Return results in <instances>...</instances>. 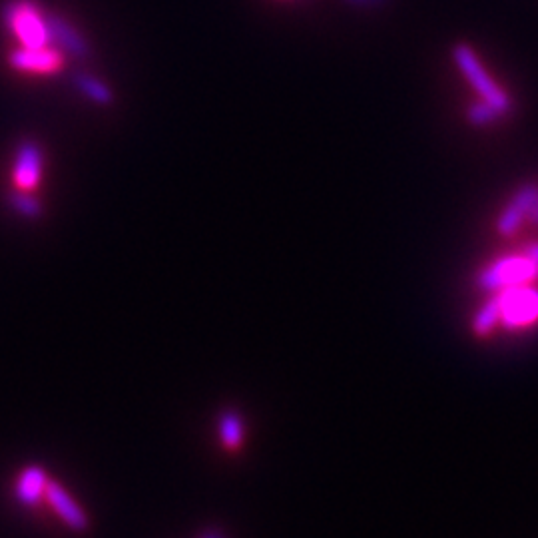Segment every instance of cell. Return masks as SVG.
I'll return each mask as SVG.
<instances>
[{
  "label": "cell",
  "instance_id": "1",
  "mask_svg": "<svg viewBox=\"0 0 538 538\" xmlns=\"http://www.w3.org/2000/svg\"><path fill=\"white\" fill-rule=\"evenodd\" d=\"M4 20L22 48H46L52 42L50 14L30 0H12L4 6Z\"/></svg>",
  "mask_w": 538,
  "mask_h": 538
},
{
  "label": "cell",
  "instance_id": "2",
  "mask_svg": "<svg viewBox=\"0 0 538 538\" xmlns=\"http://www.w3.org/2000/svg\"><path fill=\"white\" fill-rule=\"evenodd\" d=\"M453 60H455L457 68L461 70V74L465 76V80L471 84V88L479 94L481 100L491 104L501 116H505L513 110L511 96L491 78V74L487 72L479 54L469 44L459 42L453 48Z\"/></svg>",
  "mask_w": 538,
  "mask_h": 538
},
{
  "label": "cell",
  "instance_id": "3",
  "mask_svg": "<svg viewBox=\"0 0 538 538\" xmlns=\"http://www.w3.org/2000/svg\"><path fill=\"white\" fill-rule=\"evenodd\" d=\"M538 277V264L525 256H507L493 262L479 277V285L489 291H503L507 287L527 285Z\"/></svg>",
  "mask_w": 538,
  "mask_h": 538
},
{
  "label": "cell",
  "instance_id": "4",
  "mask_svg": "<svg viewBox=\"0 0 538 538\" xmlns=\"http://www.w3.org/2000/svg\"><path fill=\"white\" fill-rule=\"evenodd\" d=\"M497 299L507 325H527L538 317V291L529 285L507 287Z\"/></svg>",
  "mask_w": 538,
  "mask_h": 538
},
{
  "label": "cell",
  "instance_id": "5",
  "mask_svg": "<svg viewBox=\"0 0 538 538\" xmlns=\"http://www.w3.org/2000/svg\"><path fill=\"white\" fill-rule=\"evenodd\" d=\"M538 184H523L501 210L497 220V232L501 236H513L531 216L537 202Z\"/></svg>",
  "mask_w": 538,
  "mask_h": 538
},
{
  "label": "cell",
  "instance_id": "6",
  "mask_svg": "<svg viewBox=\"0 0 538 538\" xmlns=\"http://www.w3.org/2000/svg\"><path fill=\"white\" fill-rule=\"evenodd\" d=\"M42 164L44 154L36 142H22L18 146L12 178L20 192H30L38 186L42 176Z\"/></svg>",
  "mask_w": 538,
  "mask_h": 538
},
{
  "label": "cell",
  "instance_id": "7",
  "mask_svg": "<svg viewBox=\"0 0 538 538\" xmlns=\"http://www.w3.org/2000/svg\"><path fill=\"white\" fill-rule=\"evenodd\" d=\"M10 62L16 70L30 72V74H52V72H58L62 68V56L56 50H52L50 46L36 48V50L18 46L12 52Z\"/></svg>",
  "mask_w": 538,
  "mask_h": 538
},
{
  "label": "cell",
  "instance_id": "8",
  "mask_svg": "<svg viewBox=\"0 0 538 538\" xmlns=\"http://www.w3.org/2000/svg\"><path fill=\"white\" fill-rule=\"evenodd\" d=\"M46 501L50 503V507L56 511V515L62 519V523L76 531V533H84L88 529V517L84 513L82 507H78V503L54 481L48 483L46 489Z\"/></svg>",
  "mask_w": 538,
  "mask_h": 538
},
{
  "label": "cell",
  "instance_id": "9",
  "mask_svg": "<svg viewBox=\"0 0 538 538\" xmlns=\"http://www.w3.org/2000/svg\"><path fill=\"white\" fill-rule=\"evenodd\" d=\"M48 483L46 471L40 465H30L20 473L14 495L22 507H36L46 497Z\"/></svg>",
  "mask_w": 538,
  "mask_h": 538
},
{
  "label": "cell",
  "instance_id": "10",
  "mask_svg": "<svg viewBox=\"0 0 538 538\" xmlns=\"http://www.w3.org/2000/svg\"><path fill=\"white\" fill-rule=\"evenodd\" d=\"M50 28H52V36L54 40H58L70 54L74 56H86L88 54V46L82 40V36L62 18L50 14Z\"/></svg>",
  "mask_w": 538,
  "mask_h": 538
},
{
  "label": "cell",
  "instance_id": "11",
  "mask_svg": "<svg viewBox=\"0 0 538 538\" xmlns=\"http://www.w3.org/2000/svg\"><path fill=\"white\" fill-rule=\"evenodd\" d=\"M220 437H222V441H224L226 447H230V449L240 447V443L244 439L242 419L238 415H234V413H226L220 419Z\"/></svg>",
  "mask_w": 538,
  "mask_h": 538
},
{
  "label": "cell",
  "instance_id": "12",
  "mask_svg": "<svg viewBox=\"0 0 538 538\" xmlns=\"http://www.w3.org/2000/svg\"><path fill=\"white\" fill-rule=\"evenodd\" d=\"M497 118H501V114L491 106L487 104L485 100L479 98V102L471 104L467 108V120L471 126H477V128H485V126H491L497 122Z\"/></svg>",
  "mask_w": 538,
  "mask_h": 538
},
{
  "label": "cell",
  "instance_id": "13",
  "mask_svg": "<svg viewBox=\"0 0 538 538\" xmlns=\"http://www.w3.org/2000/svg\"><path fill=\"white\" fill-rule=\"evenodd\" d=\"M76 84H78V88H82V92L86 96H90L98 104H108L112 100V92L100 80H96L92 76H84L82 74V76L76 78Z\"/></svg>",
  "mask_w": 538,
  "mask_h": 538
},
{
  "label": "cell",
  "instance_id": "14",
  "mask_svg": "<svg viewBox=\"0 0 538 538\" xmlns=\"http://www.w3.org/2000/svg\"><path fill=\"white\" fill-rule=\"evenodd\" d=\"M499 317H501L499 299L493 297V299H489V301L481 307V311H479V315H477V319H475V327H477V331L485 333L487 329H491V327L495 325V321H497Z\"/></svg>",
  "mask_w": 538,
  "mask_h": 538
},
{
  "label": "cell",
  "instance_id": "15",
  "mask_svg": "<svg viewBox=\"0 0 538 538\" xmlns=\"http://www.w3.org/2000/svg\"><path fill=\"white\" fill-rule=\"evenodd\" d=\"M12 206L24 216V218H38L42 208L36 200H30L26 196H18V198H12Z\"/></svg>",
  "mask_w": 538,
  "mask_h": 538
},
{
  "label": "cell",
  "instance_id": "16",
  "mask_svg": "<svg viewBox=\"0 0 538 538\" xmlns=\"http://www.w3.org/2000/svg\"><path fill=\"white\" fill-rule=\"evenodd\" d=\"M343 2H347V4H351V6H377V4H381L383 0H343Z\"/></svg>",
  "mask_w": 538,
  "mask_h": 538
},
{
  "label": "cell",
  "instance_id": "17",
  "mask_svg": "<svg viewBox=\"0 0 538 538\" xmlns=\"http://www.w3.org/2000/svg\"><path fill=\"white\" fill-rule=\"evenodd\" d=\"M527 256L529 258H533L535 262L538 264V244H531L529 248H527Z\"/></svg>",
  "mask_w": 538,
  "mask_h": 538
},
{
  "label": "cell",
  "instance_id": "18",
  "mask_svg": "<svg viewBox=\"0 0 538 538\" xmlns=\"http://www.w3.org/2000/svg\"><path fill=\"white\" fill-rule=\"evenodd\" d=\"M529 222H531L533 226H538V196L537 202H535V208H533V212H531V216H529Z\"/></svg>",
  "mask_w": 538,
  "mask_h": 538
}]
</instances>
